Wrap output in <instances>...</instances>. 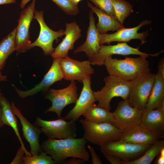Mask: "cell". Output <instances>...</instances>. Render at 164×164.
Wrapping results in <instances>:
<instances>
[{"mask_svg": "<svg viewBox=\"0 0 164 164\" xmlns=\"http://www.w3.org/2000/svg\"><path fill=\"white\" fill-rule=\"evenodd\" d=\"M87 142L83 137L59 139L47 138L41 146L43 151L50 155L56 164H62L70 157L88 161L90 155L86 147Z\"/></svg>", "mask_w": 164, "mask_h": 164, "instance_id": "6da1fadb", "label": "cell"}, {"mask_svg": "<svg viewBox=\"0 0 164 164\" xmlns=\"http://www.w3.org/2000/svg\"><path fill=\"white\" fill-rule=\"evenodd\" d=\"M147 57H126L124 59L107 57L104 65L109 75L119 77L127 80H132L146 73L150 72L149 63Z\"/></svg>", "mask_w": 164, "mask_h": 164, "instance_id": "7a4b0ae2", "label": "cell"}, {"mask_svg": "<svg viewBox=\"0 0 164 164\" xmlns=\"http://www.w3.org/2000/svg\"><path fill=\"white\" fill-rule=\"evenodd\" d=\"M105 84L100 91H94L97 105L108 111L111 109L110 102L115 97L128 99L129 93V81L121 77L109 75L104 78Z\"/></svg>", "mask_w": 164, "mask_h": 164, "instance_id": "3957f363", "label": "cell"}, {"mask_svg": "<svg viewBox=\"0 0 164 164\" xmlns=\"http://www.w3.org/2000/svg\"><path fill=\"white\" fill-rule=\"evenodd\" d=\"M84 130L83 137L88 142L100 146L107 143L118 140L122 132L112 123H95L80 120Z\"/></svg>", "mask_w": 164, "mask_h": 164, "instance_id": "277c9868", "label": "cell"}, {"mask_svg": "<svg viewBox=\"0 0 164 164\" xmlns=\"http://www.w3.org/2000/svg\"><path fill=\"white\" fill-rule=\"evenodd\" d=\"M155 77V74L149 72L129 81L128 100L132 106L142 111L145 109Z\"/></svg>", "mask_w": 164, "mask_h": 164, "instance_id": "5b68a950", "label": "cell"}, {"mask_svg": "<svg viewBox=\"0 0 164 164\" xmlns=\"http://www.w3.org/2000/svg\"><path fill=\"white\" fill-rule=\"evenodd\" d=\"M34 125L40 127L43 133L48 139H65L75 138L77 129L75 121L58 119L46 121L37 117Z\"/></svg>", "mask_w": 164, "mask_h": 164, "instance_id": "8992f818", "label": "cell"}, {"mask_svg": "<svg viewBox=\"0 0 164 164\" xmlns=\"http://www.w3.org/2000/svg\"><path fill=\"white\" fill-rule=\"evenodd\" d=\"M77 90L74 81H71L67 87L63 89H50L45 94L44 98L50 100L52 104L44 113L53 112L56 113L59 118H61L64 108L69 104L76 103L78 97Z\"/></svg>", "mask_w": 164, "mask_h": 164, "instance_id": "52a82bcc", "label": "cell"}, {"mask_svg": "<svg viewBox=\"0 0 164 164\" xmlns=\"http://www.w3.org/2000/svg\"><path fill=\"white\" fill-rule=\"evenodd\" d=\"M152 145H139L117 140L107 143L100 147L104 155H113L122 161H129L140 157Z\"/></svg>", "mask_w": 164, "mask_h": 164, "instance_id": "ba28073f", "label": "cell"}, {"mask_svg": "<svg viewBox=\"0 0 164 164\" xmlns=\"http://www.w3.org/2000/svg\"><path fill=\"white\" fill-rule=\"evenodd\" d=\"M36 0L21 12L16 28L15 38V51L18 53H25L29 50L32 43L30 39L29 29L31 22L34 19Z\"/></svg>", "mask_w": 164, "mask_h": 164, "instance_id": "9c48e42d", "label": "cell"}, {"mask_svg": "<svg viewBox=\"0 0 164 164\" xmlns=\"http://www.w3.org/2000/svg\"><path fill=\"white\" fill-rule=\"evenodd\" d=\"M142 111L130 104L128 99L118 104L112 112V124L122 132L139 125Z\"/></svg>", "mask_w": 164, "mask_h": 164, "instance_id": "30bf717a", "label": "cell"}, {"mask_svg": "<svg viewBox=\"0 0 164 164\" xmlns=\"http://www.w3.org/2000/svg\"><path fill=\"white\" fill-rule=\"evenodd\" d=\"M34 19L39 24L40 32L36 39L30 44L29 50L35 46H38L42 49L45 56H51L55 50L53 47V41L55 40L58 42V38L65 35L64 31L60 29L55 31L49 28L44 21L43 11L35 10Z\"/></svg>", "mask_w": 164, "mask_h": 164, "instance_id": "8fae6325", "label": "cell"}, {"mask_svg": "<svg viewBox=\"0 0 164 164\" xmlns=\"http://www.w3.org/2000/svg\"><path fill=\"white\" fill-rule=\"evenodd\" d=\"M59 62L63 79L67 80H77L81 83L84 78L94 73L89 60L80 61L68 56L60 58Z\"/></svg>", "mask_w": 164, "mask_h": 164, "instance_id": "7c38bea8", "label": "cell"}, {"mask_svg": "<svg viewBox=\"0 0 164 164\" xmlns=\"http://www.w3.org/2000/svg\"><path fill=\"white\" fill-rule=\"evenodd\" d=\"M152 22V21L145 20L134 27L128 28L124 27L112 34H100V44L103 45L106 43L109 44L114 41L127 42L132 39H139L141 41L142 44H143L146 42L145 40L149 35L148 31L142 32H138V31L142 26L150 24Z\"/></svg>", "mask_w": 164, "mask_h": 164, "instance_id": "4fadbf2b", "label": "cell"}, {"mask_svg": "<svg viewBox=\"0 0 164 164\" xmlns=\"http://www.w3.org/2000/svg\"><path fill=\"white\" fill-rule=\"evenodd\" d=\"M139 47L134 48L128 45L126 42L118 43L117 44L108 46L101 45L100 50L91 65L102 66L105 59L108 57L116 54L126 56L133 54L145 56H157L161 53L160 52L153 54H148L141 51Z\"/></svg>", "mask_w": 164, "mask_h": 164, "instance_id": "5bb4252c", "label": "cell"}, {"mask_svg": "<svg viewBox=\"0 0 164 164\" xmlns=\"http://www.w3.org/2000/svg\"><path fill=\"white\" fill-rule=\"evenodd\" d=\"M60 58H53L51 67L42 81L32 88L26 91H22L15 87L19 96L24 98L35 95L39 92H46L54 83L62 80L63 77L60 63Z\"/></svg>", "mask_w": 164, "mask_h": 164, "instance_id": "9a60e30c", "label": "cell"}, {"mask_svg": "<svg viewBox=\"0 0 164 164\" xmlns=\"http://www.w3.org/2000/svg\"><path fill=\"white\" fill-rule=\"evenodd\" d=\"M12 109L13 113L20 121L23 135L28 142L30 147L29 152L31 156L38 155L43 151L39 142V137L42 133L40 128L31 124L22 114L20 110L12 102Z\"/></svg>", "mask_w": 164, "mask_h": 164, "instance_id": "2e32d148", "label": "cell"}, {"mask_svg": "<svg viewBox=\"0 0 164 164\" xmlns=\"http://www.w3.org/2000/svg\"><path fill=\"white\" fill-rule=\"evenodd\" d=\"M83 86L74 107L62 119L66 121H77L90 106L96 101L91 87V76L84 78Z\"/></svg>", "mask_w": 164, "mask_h": 164, "instance_id": "e0dca14e", "label": "cell"}, {"mask_svg": "<svg viewBox=\"0 0 164 164\" xmlns=\"http://www.w3.org/2000/svg\"><path fill=\"white\" fill-rule=\"evenodd\" d=\"M94 12L91 9L89 13V23L87 31L86 40L84 43L73 51L74 54L84 52L91 61L95 59L100 49V33L97 29L95 24Z\"/></svg>", "mask_w": 164, "mask_h": 164, "instance_id": "ac0fdd59", "label": "cell"}, {"mask_svg": "<svg viewBox=\"0 0 164 164\" xmlns=\"http://www.w3.org/2000/svg\"><path fill=\"white\" fill-rule=\"evenodd\" d=\"M64 32L65 37L55 49L51 55L53 58L68 56L69 51L73 49L74 43L81 36V30L75 22L66 23Z\"/></svg>", "mask_w": 164, "mask_h": 164, "instance_id": "d6986e66", "label": "cell"}, {"mask_svg": "<svg viewBox=\"0 0 164 164\" xmlns=\"http://www.w3.org/2000/svg\"><path fill=\"white\" fill-rule=\"evenodd\" d=\"M161 138L139 125L122 132L118 140L139 145L152 144Z\"/></svg>", "mask_w": 164, "mask_h": 164, "instance_id": "ffe728a7", "label": "cell"}, {"mask_svg": "<svg viewBox=\"0 0 164 164\" xmlns=\"http://www.w3.org/2000/svg\"><path fill=\"white\" fill-rule=\"evenodd\" d=\"M139 125L159 136H164V111L160 107L142 111Z\"/></svg>", "mask_w": 164, "mask_h": 164, "instance_id": "44dd1931", "label": "cell"}, {"mask_svg": "<svg viewBox=\"0 0 164 164\" xmlns=\"http://www.w3.org/2000/svg\"><path fill=\"white\" fill-rule=\"evenodd\" d=\"M0 102L2 108V121L4 125L11 127L14 130L21 143L27 157L31 156L25 146L21 136L19 134L18 125V121L16 116L13 112L11 104L7 99L4 95L0 89Z\"/></svg>", "mask_w": 164, "mask_h": 164, "instance_id": "7402d4cb", "label": "cell"}, {"mask_svg": "<svg viewBox=\"0 0 164 164\" xmlns=\"http://www.w3.org/2000/svg\"><path fill=\"white\" fill-rule=\"evenodd\" d=\"M87 5L98 17V22L96 26L100 34L106 33L109 31L117 30L125 27L115 18L94 6L92 3L88 2Z\"/></svg>", "mask_w": 164, "mask_h": 164, "instance_id": "603a6c76", "label": "cell"}, {"mask_svg": "<svg viewBox=\"0 0 164 164\" xmlns=\"http://www.w3.org/2000/svg\"><path fill=\"white\" fill-rule=\"evenodd\" d=\"M164 100V78L158 71L155 74L154 82L145 109L150 110L158 108Z\"/></svg>", "mask_w": 164, "mask_h": 164, "instance_id": "cb8c5ba5", "label": "cell"}, {"mask_svg": "<svg viewBox=\"0 0 164 164\" xmlns=\"http://www.w3.org/2000/svg\"><path fill=\"white\" fill-rule=\"evenodd\" d=\"M84 120L95 123L109 122L112 123V112L103 108L95 104H92L83 114Z\"/></svg>", "mask_w": 164, "mask_h": 164, "instance_id": "d4e9b609", "label": "cell"}, {"mask_svg": "<svg viewBox=\"0 0 164 164\" xmlns=\"http://www.w3.org/2000/svg\"><path fill=\"white\" fill-rule=\"evenodd\" d=\"M164 148V140L159 139L152 144L139 158L129 161L121 160V164H150Z\"/></svg>", "mask_w": 164, "mask_h": 164, "instance_id": "484cf974", "label": "cell"}, {"mask_svg": "<svg viewBox=\"0 0 164 164\" xmlns=\"http://www.w3.org/2000/svg\"><path fill=\"white\" fill-rule=\"evenodd\" d=\"M16 28L0 41V71L4 68L6 61L15 51Z\"/></svg>", "mask_w": 164, "mask_h": 164, "instance_id": "4316f807", "label": "cell"}, {"mask_svg": "<svg viewBox=\"0 0 164 164\" xmlns=\"http://www.w3.org/2000/svg\"><path fill=\"white\" fill-rule=\"evenodd\" d=\"M117 19L123 24L125 19L133 12V6L125 0H111Z\"/></svg>", "mask_w": 164, "mask_h": 164, "instance_id": "83f0119b", "label": "cell"}, {"mask_svg": "<svg viewBox=\"0 0 164 164\" xmlns=\"http://www.w3.org/2000/svg\"><path fill=\"white\" fill-rule=\"evenodd\" d=\"M43 151L40 154L30 157L23 156L22 158L24 164H56L50 155H48Z\"/></svg>", "mask_w": 164, "mask_h": 164, "instance_id": "f1b7e54d", "label": "cell"}, {"mask_svg": "<svg viewBox=\"0 0 164 164\" xmlns=\"http://www.w3.org/2000/svg\"><path fill=\"white\" fill-rule=\"evenodd\" d=\"M67 15L75 16L79 12L78 6L73 5L69 0H51Z\"/></svg>", "mask_w": 164, "mask_h": 164, "instance_id": "f546056e", "label": "cell"}, {"mask_svg": "<svg viewBox=\"0 0 164 164\" xmlns=\"http://www.w3.org/2000/svg\"><path fill=\"white\" fill-rule=\"evenodd\" d=\"M92 1L96 7L116 19L111 0H92Z\"/></svg>", "mask_w": 164, "mask_h": 164, "instance_id": "4dcf8cb0", "label": "cell"}, {"mask_svg": "<svg viewBox=\"0 0 164 164\" xmlns=\"http://www.w3.org/2000/svg\"><path fill=\"white\" fill-rule=\"evenodd\" d=\"M87 147L89 149L92 157L91 161L93 164H102L101 160L96 153L94 148L90 145H88Z\"/></svg>", "mask_w": 164, "mask_h": 164, "instance_id": "1f68e13d", "label": "cell"}, {"mask_svg": "<svg viewBox=\"0 0 164 164\" xmlns=\"http://www.w3.org/2000/svg\"><path fill=\"white\" fill-rule=\"evenodd\" d=\"M24 153V151L21 146L18 150L15 157L10 164H23L22 158Z\"/></svg>", "mask_w": 164, "mask_h": 164, "instance_id": "d6a6232c", "label": "cell"}, {"mask_svg": "<svg viewBox=\"0 0 164 164\" xmlns=\"http://www.w3.org/2000/svg\"><path fill=\"white\" fill-rule=\"evenodd\" d=\"M85 161L81 159L72 157L71 158L63 161L62 164H84Z\"/></svg>", "mask_w": 164, "mask_h": 164, "instance_id": "836d02e7", "label": "cell"}, {"mask_svg": "<svg viewBox=\"0 0 164 164\" xmlns=\"http://www.w3.org/2000/svg\"><path fill=\"white\" fill-rule=\"evenodd\" d=\"M107 160L111 164H121L120 159L115 156L109 155H104Z\"/></svg>", "mask_w": 164, "mask_h": 164, "instance_id": "e575fe53", "label": "cell"}, {"mask_svg": "<svg viewBox=\"0 0 164 164\" xmlns=\"http://www.w3.org/2000/svg\"><path fill=\"white\" fill-rule=\"evenodd\" d=\"M162 77L164 78V59L162 57L158 63V71Z\"/></svg>", "mask_w": 164, "mask_h": 164, "instance_id": "d590c367", "label": "cell"}, {"mask_svg": "<svg viewBox=\"0 0 164 164\" xmlns=\"http://www.w3.org/2000/svg\"><path fill=\"white\" fill-rule=\"evenodd\" d=\"M158 158L155 161L154 163L156 164H164V156L159 154Z\"/></svg>", "mask_w": 164, "mask_h": 164, "instance_id": "8d00e7d4", "label": "cell"}, {"mask_svg": "<svg viewBox=\"0 0 164 164\" xmlns=\"http://www.w3.org/2000/svg\"><path fill=\"white\" fill-rule=\"evenodd\" d=\"M16 0H0V5L15 3Z\"/></svg>", "mask_w": 164, "mask_h": 164, "instance_id": "74e56055", "label": "cell"}, {"mask_svg": "<svg viewBox=\"0 0 164 164\" xmlns=\"http://www.w3.org/2000/svg\"><path fill=\"white\" fill-rule=\"evenodd\" d=\"M31 0H21L20 7L24 9L26 5Z\"/></svg>", "mask_w": 164, "mask_h": 164, "instance_id": "f35d334b", "label": "cell"}, {"mask_svg": "<svg viewBox=\"0 0 164 164\" xmlns=\"http://www.w3.org/2000/svg\"><path fill=\"white\" fill-rule=\"evenodd\" d=\"M2 108L1 104L0 102V128L2 127L4 125L2 120Z\"/></svg>", "mask_w": 164, "mask_h": 164, "instance_id": "ab89813d", "label": "cell"}, {"mask_svg": "<svg viewBox=\"0 0 164 164\" xmlns=\"http://www.w3.org/2000/svg\"><path fill=\"white\" fill-rule=\"evenodd\" d=\"M71 3L74 6H78L79 3L82 0H69ZM92 1V0H90Z\"/></svg>", "mask_w": 164, "mask_h": 164, "instance_id": "60d3db41", "label": "cell"}, {"mask_svg": "<svg viewBox=\"0 0 164 164\" xmlns=\"http://www.w3.org/2000/svg\"><path fill=\"white\" fill-rule=\"evenodd\" d=\"M7 80V76L3 75L2 74L1 71H0V81H5Z\"/></svg>", "mask_w": 164, "mask_h": 164, "instance_id": "b9f144b4", "label": "cell"}]
</instances>
